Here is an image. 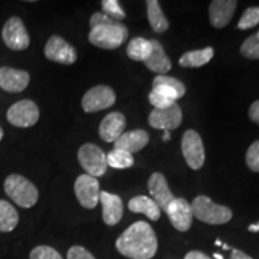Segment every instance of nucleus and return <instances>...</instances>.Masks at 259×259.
<instances>
[{
    "label": "nucleus",
    "mask_w": 259,
    "mask_h": 259,
    "mask_svg": "<svg viewBox=\"0 0 259 259\" xmlns=\"http://www.w3.org/2000/svg\"><path fill=\"white\" fill-rule=\"evenodd\" d=\"M115 247L130 259H151L157 252V238L149 223L138 221L116 239Z\"/></svg>",
    "instance_id": "f257e3e1"
},
{
    "label": "nucleus",
    "mask_w": 259,
    "mask_h": 259,
    "mask_svg": "<svg viewBox=\"0 0 259 259\" xmlns=\"http://www.w3.org/2000/svg\"><path fill=\"white\" fill-rule=\"evenodd\" d=\"M4 190L17 205L24 209L34 206L38 200V190L27 178L11 174L5 179Z\"/></svg>",
    "instance_id": "f03ea898"
},
{
    "label": "nucleus",
    "mask_w": 259,
    "mask_h": 259,
    "mask_svg": "<svg viewBox=\"0 0 259 259\" xmlns=\"http://www.w3.org/2000/svg\"><path fill=\"white\" fill-rule=\"evenodd\" d=\"M191 209L194 218L208 225H225L233 218L231 209L213 203L206 196L196 197L191 204Z\"/></svg>",
    "instance_id": "7ed1b4c3"
},
{
    "label": "nucleus",
    "mask_w": 259,
    "mask_h": 259,
    "mask_svg": "<svg viewBox=\"0 0 259 259\" xmlns=\"http://www.w3.org/2000/svg\"><path fill=\"white\" fill-rule=\"evenodd\" d=\"M128 36V30L120 22L99 25L89 32V41L94 46L103 50H115L120 47Z\"/></svg>",
    "instance_id": "20e7f679"
},
{
    "label": "nucleus",
    "mask_w": 259,
    "mask_h": 259,
    "mask_svg": "<svg viewBox=\"0 0 259 259\" xmlns=\"http://www.w3.org/2000/svg\"><path fill=\"white\" fill-rule=\"evenodd\" d=\"M78 161L87 174L94 178L102 177L108 167L106 154L93 143H87L79 148Z\"/></svg>",
    "instance_id": "39448f33"
},
{
    "label": "nucleus",
    "mask_w": 259,
    "mask_h": 259,
    "mask_svg": "<svg viewBox=\"0 0 259 259\" xmlns=\"http://www.w3.org/2000/svg\"><path fill=\"white\" fill-rule=\"evenodd\" d=\"M8 120L16 127L27 128L36 124L40 118V111L36 103L31 100H21L9 108Z\"/></svg>",
    "instance_id": "423d86ee"
},
{
    "label": "nucleus",
    "mask_w": 259,
    "mask_h": 259,
    "mask_svg": "<svg viewBox=\"0 0 259 259\" xmlns=\"http://www.w3.org/2000/svg\"><path fill=\"white\" fill-rule=\"evenodd\" d=\"M181 150L191 169L198 170L203 167L205 161V150L198 132L187 130L181 139Z\"/></svg>",
    "instance_id": "0eeeda50"
},
{
    "label": "nucleus",
    "mask_w": 259,
    "mask_h": 259,
    "mask_svg": "<svg viewBox=\"0 0 259 259\" xmlns=\"http://www.w3.org/2000/svg\"><path fill=\"white\" fill-rule=\"evenodd\" d=\"M2 36L6 46L12 51H24L30 45V36L23 21L16 16L6 21Z\"/></svg>",
    "instance_id": "6e6552de"
},
{
    "label": "nucleus",
    "mask_w": 259,
    "mask_h": 259,
    "mask_svg": "<svg viewBox=\"0 0 259 259\" xmlns=\"http://www.w3.org/2000/svg\"><path fill=\"white\" fill-rule=\"evenodd\" d=\"M114 90L107 85H96L85 93L82 99L84 112L94 113L109 108L115 103Z\"/></svg>",
    "instance_id": "1a4fd4ad"
},
{
    "label": "nucleus",
    "mask_w": 259,
    "mask_h": 259,
    "mask_svg": "<svg viewBox=\"0 0 259 259\" xmlns=\"http://www.w3.org/2000/svg\"><path fill=\"white\" fill-rule=\"evenodd\" d=\"M100 184L96 178L82 174L74 183V193L80 205L85 209H94L100 200Z\"/></svg>",
    "instance_id": "9d476101"
},
{
    "label": "nucleus",
    "mask_w": 259,
    "mask_h": 259,
    "mask_svg": "<svg viewBox=\"0 0 259 259\" xmlns=\"http://www.w3.org/2000/svg\"><path fill=\"white\" fill-rule=\"evenodd\" d=\"M45 56L48 60L64 65H72L77 60V52L63 37L53 35L45 46Z\"/></svg>",
    "instance_id": "9b49d317"
},
{
    "label": "nucleus",
    "mask_w": 259,
    "mask_h": 259,
    "mask_svg": "<svg viewBox=\"0 0 259 259\" xmlns=\"http://www.w3.org/2000/svg\"><path fill=\"white\" fill-rule=\"evenodd\" d=\"M183 121V112L176 102L173 106L164 109H154L149 115V124L151 127L170 131L180 126Z\"/></svg>",
    "instance_id": "f8f14e48"
},
{
    "label": "nucleus",
    "mask_w": 259,
    "mask_h": 259,
    "mask_svg": "<svg viewBox=\"0 0 259 259\" xmlns=\"http://www.w3.org/2000/svg\"><path fill=\"white\" fill-rule=\"evenodd\" d=\"M168 219L174 228L179 232H187L193 220L191 204L184 198H176L166 210Z\"/></svg>",
    "instance_id": "ddd939ff"
},
{
    "label": "nucleus",
    "mask_w": 259,
    "mask_h": 259,
    "mask_svg": "<svg viewBox=\"0 0 259 259\" xmlns=\"http://www.w3.org/2000/svg\"><path fill=\"white\" fill-rule=\"evenodd\" d=\"M30 82V74L24 70L0 67V88L8 93H21Z\"/></svg>",
    "instance_id": "4468645a"
},
{
    "label": "nucleus",
    "mask_w": 259,
    "mask_h": 259,
    "mask_svg": "<svg viewBox=\"0 0 259 259\" xmlns=\"http://www.w3.org/2000/svg\"><path fill=\"white\" fill-rule=\"evenodd\" d=\"M149 192L153 196L154 202L157 204L160 210H163L166 212L168 205L176 199L173 193L170 192L169 187H168L167 180L163 174L154 173L149 178L148 181Z\"/></svg>",
    "instance_id": "2eb2a0df"
},
{
    "label": "nucleus",
    "mask_w": 259,
    "mask_h": 259,
    "mask_svg": "<svg viewBox=\"0 0 259 259\" xmlns=\"http://www.w3.org/2000/svg\"><path fill=\"white\" fill-rule=\"evenodd\" d=\"M100 202L102 204V219L107 226H115L120 222L124 213V204L116 194L101 191Z\"/></svg>",
    "instance_id": "dca6fc26"
},
{
    "label": "nucleus",
    "mask_w": 259,
    "mask_h": 259,
    "mask_svg": "<svg viewBox=\"0 0 259 259\" xmlns=\"http://www.w3.org/2000/svg\"><path fill=\"white\" fill-rule=\"evenodd\" d=\"M125 127V115L119 112H113L106 115L105 119L101 121V125H100L99 128V135L105 142H108V143L113 142L114 143L116 139L124 134Z\"/></svg>",
    "instance_id": "f3484780"
},
{
    "label": "nucleus",
    "mask_w": 259,
    "mask_h": 259,
    "mask_svg": "<svg viewBox=\"0 0 259 259\" xmlns=\"http://www.w3.org/2000/svg\"><path fill=\"white\" fill-rule=\"evenodd\" d=\"M238 5L235 0H215L209 8V17L211 25L215 28H225L232 21Z\"/></svg>",
    "instance_id": "a211bd4d"
},
{
    "label": "nucleus",
    "mask_w": 259,
    "mask_h": 259,
    "mask_svg": "<svg viewBox=\"0 0 259 259\" xmlns=\"http://www.w3.org/2000/svg\"><path fill=\"white\" fill-rule=\"evenodd\" d=\"M149 143V135L144 130H134V131L124 132L120 137L114 142V149L127 151L128 154L141 151Z\"/></svg>",
    "instance_id": "6ab92c4d"
},
{
    "label": "nucleus",
    "mask_w": 259,
    "mask_h": 259,
    "mask_svg": "<svg viewBox=\"0 0 259 259\" xmlns=\"http://www.w3.org/2000/svg\"><path fill=\"white\" fill-rule=\"evenodd\" d=\"M153 90L167 96L168 99L173 100L176 102L186 93L185 85L179 79L166 76V74H158V76L155 77L153 82Z\"/></svg>",
    "instance_id": "aec40b11"
},
{
    "label": "nucleus",
    "mask_w": 259,
    "mask_h": 259,
    "mask_svg": "<svg viewBox=\"0 0 259 259\" xmlns=\"http://www.w3.org/2000/svg\"><path fill=\"white\" fill-rule=\"evenodd\" d=\"M151 45H153V51L151 54L149 56L147 60L144 61V64L147 65V67L153 72H157L160 74H164L170 70L171 67V61L169 58L167 57L166 52H164L163 47L160 42L156 40H150Z\"/></svg>",
    "instance_id": "412c9836"
},
{
    "label": "nucleus",
    "mask_w": 259,
    "mask_h": 259,
    "mask_svg": "<svg viewBox=\"0 0 259 259\" xmlns=\"http://www.w3.org/2000/svg\"><path fill=\"white\" fill-rule=\"evenodd\" d=\"M128 209L132 212L144 213L151 221H157L161 216V210L154 199L149 198L147 196H137L134 197L128 202Z\"/></svg>",
    "instance_id": "4be33fe9"
},
{
    "label": "nucleus",
    "mask_w": 259,
    "mask_h": 259,
    "mask_svg": "<svg viewBox=\"0 0 259 259\" xmlns=\"http://www.w3.org/2000/svg\"><path fill=\"white\" fill-rule=\"evenodd\" d=\"M213 57V48L205 47L203 50H196L186 52L180 58L179 65L183 67H200L208 64Z\"/></svg>",
    "instance_id": "5701e85b"
},
{
    "label": "nucleus",
    "mask_w": 259,
    "mask_h": 259,
    "mask_svg": "<svg viewBox=\"0 0 259 259\" xmlns=\"http://www.w3.org/2000/svg\"><path fill=\"white\" fill-rule=\"evenodd\" d=\"M147 12L148 19L151 28L156 32H164L169 28V22L166 18V16L162 12L160 3L157 0H148L147 2Z\"/></svg>",
    "instance_id": "b1692460"
},
{
    "label": "nucleus",
    "mask_w": 259,
    "mask_h": 259,
    "mask_svg": "<svg viewBox=\"0 0 259 259\" xmlns=\"http://www.w3.org/2000/svg\"><path fill=\"white\" fill-rule=\"evenodd\" d=\"M19 216L17 210L8 200L0 199V232L10 233L17 227Z\"/></svg>",
    "instance_id": "393cba45"
},
{
    "label": "nucleus",
    "mask_w": 259,
    "mask_h": 259,
    "mask_svg": "<svg viewBox=\"0 0 259 259\" xmlns=\"http://www.w3.org/2000/svg\"><path fill=\"white\" fill-rule=\"evenodd\" d=\"M153 51V45L150 40L143 37H136L130 41L127 46V56L135 61H144L148 59Z\"/></svg>",
    "instance_id": "a878e982"
},
{
    "label": "nucleus",
    "mask_w": 259,
    "mask_h": 259,
    "mask_svg": "<svg viewBox=\"0 0 259 259\" xmlns=\"http://www.w3.org/2000/svg\"><path fill=\"white\" fill-rule=\"evenodd\" d=\"M107 164L109 167L115 168V169H124L128 168L134 164V156L128 154L127 151L119 150V149H113L111 153L106 155Z\"/></svg>",
    "instance_id": "bb28decb"
},
{
    "label": "nucleus",
    "mask_w": 259,
    "mask_h": 259,
    "mask_svg": "<svg viewBox=\"0 0 259 259\" xmlns=\"http://www.w3.org/2000/svg\"><path fill=\"white\" fill-rule=\"evenodd\" d=\"M259 24V6H252L245 10V12L239 19L238 28L241 30H246V29H251Z\"/></svg>",
    "instance_id": "cd10ccee"
},
{
    "label": "nucleus",
    "mask_w": 259,
    "mask_h": 259,
    "mask_svg": "<svg viewBox=\"0 0 259 259\" xmlns=\"http://www.w3.org/2000/svg\"><path fill=\"white\" fill-rule=\"evenodd\" d=\"M240 53L247 59H259V37L257 34L246 38L241 45Z\"/></svg>",
    "instance_id": "c85d7f7f"
},
{
    "label": "nucleus",
    "mask_w": 259,
    "mask_h": 259,
    "mask_svg": "<svg viewBox=\"0 0 259 259\" xmlns=\"http://www.w3.org/2000/svg\"><path fill=\"white\" fill-rule=\"evenodd\" d=\"M101 4L103 14L114 19V21L119 22L120 19H124L126 17L124 10L120 8L119 2H116V0H103Z\"/></svg>",
    "instance_id": "c756f323"
},
{
    "label": "nucleus",
    "mask_w": 259,
    "mask_h": 259,
    "mask_svg": "<svg viewBox=\"0 0 259 259\" xmlns=\"http://www.w3.org/2000/svg\"><path fill=\"white\" fill-rule=\"evenodd\" d=\"M30 259H63L59 252H58L56 248L51 247V246L41 245L36 246L30 252V255H29Z\"/></svg>",
    "instance_id": "7c9ffc66"
},
{
    "label": "nucleus",
    "mask_w": 259,
    "mask_h": 259,
    "mask_svg": "<svg viewBox=\"0 0 259 259\" xmlns=\"http://www.w3.org/2000/svg\"><path fill=\"white\" fill-rule=\"evenodd\" d=\"M246 163L252 171L259 173V141H255L246 153Z\"/></svg>",
    "instance_id": "2f4dec72"
},
{
    "label": "nucleus",
    "mask_w": 259,
    "mask_h": 259,
    "mask_svg": "<svg viewBox=\"0 0 259 259\" xmlns=\"http://www.w3.org/2000/svg\"><path fill=\"white\" fill-rule=\"evenodd\" d=\"M149 102L155 107V109L168 108V107L173 106L174 103H176V101L168 99L167 96L162 95V94L155 92V90H153V92L149 94Z\"/></svg>",
    "instance_id": "473e14b6"
},
{
    "label": "nucleus",
    "mask_w": 259,
    "mask_h": 259,
    "mask_svg": "<svg viewBox=\"0 0 259 259\" xmlns=\"http://www.w3.org/2000/svg\"><path fill=\"white\" fill-rule=\"evenodd\" d=\"M67 259H96L82 246H72L67 252Z\"/></svg>",
    "instance_id": "72a5a7b5"
},
{
    "label": "nucleus",
    "mask_w": 259,
    "mask_h": 259,
    "mask_svg": "<svg viewBox=\"0 0 259 259\" xmlns=\"http://www.w3.org/2000/svg\"><path fill=\"white\" fill-rule=\"evenodd\" d=\"M114 19H112L111 17L103 14V12H95L90 18V28H95L99 27V25H106V24H113L115 23Z\"/></svg>",
    "instance_id": "f704fd0d"
},
{
    "label": "nucleus",
    "mask_w": 259,
    "mask_h": 259,
    "mask_svg": "<svg viewBox=\"0 0 259 259\" xmlns=\"http://www.w3.org/2000/svg\"><path fill=\"white\" fill-rule=\"evenodd\" d=\"M248 116H250L252 121L259 125V100L258 101H254L250 106V109H248Z\"/></svg>",
    "instance_id": "c9c22d12"
},
{
    "label": "nucleus",
    "mask_w": 259,
    "mask_h": 259,
    "mask_svg": "<svg viewBox=\"0 0 259 259\" xmlns=\"http://www.w3.org/2000/svg\"><path fill=\"white\" fill-rule=\"evenodd\" d=\"M184 259H211L208 254L203 253L200 251H191L185 255Z\"/></svg>",
    "instance_id": "e433bc0d"
},
{
    "label": "nucleus",
    "mask_w": 259,
    "mask_h": 259,
    "mask_svg": "<svg viewBox=\"0 0 259 259\" xmlns=\"http://www.w3.org/2000/svg\"><path fill=\"white\" fill-rule=\"evenodd\" d=\"M231 259H253V258H251L250 255L246 254L245 252H242L240 250H236V248H233Z\"/></svg>",
    "instance_id": "4c0bfd02"
},
{
    "label": "nucleus",
    "mask_w": 259,
    "mask_h": 259,
    "mask_svg": "<svg viewBox=\"0 0 259 259\" xmlns=\"http://www.w3.org/2000/svg\"><path fill=\"white\" fill-rule=\"evenodd\" d=\"M248 231L253 232V233L259 232V222L258 223H254V225H251L250 227H248Z\"/></svg>",
    "instance_id": "58836bf2"
},
{
    "label": "nucleus",
    "mask_w": 259,
    "mask_h": 259,
    "mask_svg": "<svg viewBox=\"0 0 259 259\" xmlns=\"http://www.w3.org/2000/svg\"><path fill=\"white\" fill-rule=\"evenodd\" d=\"M170 139V131H163V141H169Z\"/></svg>",
    "instance_id": "ea45409f"
},
{
    "label": "nucleus",
    "mask_w": 259,
    "mask_h": 259,
    "mask_svg": "<svg viewBox=\"0 0 259 259\" xmlns=\"http://www.w3.org/2000/svg\"><path fill=\"white\" fill-rule=\"evenodd\" d=\"M3 137H4V131H3V128L0 127V142H2Z\"/></svg>",
    "instance_id": "a19ab883"
},
{
    "label": "nucleus",
    "mask_w": 259,
    "mask_h": 259,
    "mask_svg": "<svg viewBox=\"0 0 259 259\" xmlns=\"http://www.w3.org/2000/svg\"><path fill=\"white\" fill-rule=\"evenodd\" d=\"M213 257H215L216 259H223V257H221V254H219V253L213 254Z\"/></svg>",
    "instance_id": "79ce46f5"
},
{
    "label": "nucleus",
    "mask_w": 259,
    "mask_h": 259,
    "mask_svg": "<svg viewBox=\"0 0 259 259\" xmlns=\"http://www.w3.org/2000/svg\"><path fill=\"white\" fill-rule=\"evenodd\" d=\"M257 35H258V37H259V31H258V32H257Z\"/></svg>",
    "instance_id": "37998d69"
}]
</instances>
